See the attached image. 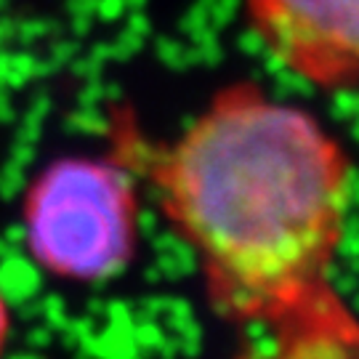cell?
Here are the masks:
<instances>
[{"instance_id": "obj_4", "label": "cell", "mask_w": 359, "mask_h": 359, "mask_svg": "<svg viewBox=\"0 0 359 359\" xmlns=\"http://www.w3.org/2000/svg\"><path fill=\"white\" fill-rule=\"evenodd\" d=\"M11 306H8V301H6V295L0 290V357H3V351L8 346V338H11Z\"/></svg>"}, {"instance_id": "obj_3", "label": "cell", "mask_w": 359, "mask_h": 359, "mask_svg": "<svg viewBox=\"0 0 359 359\" xmlns=\"http://www.w3.org/2000/svg\"><path fill=\"white\" fill-rule=\"evenodd\" d=\"M264 51L317 90L359 88V0H243Z\"/></svg>"}, {"instance_id": "obj_2", "label": "cell", "mask_w": 359, "mask_h": 359, "mask_svg": "<svg viewBox=\"0 0 359 359\" xmlns=\"http://www.w3.org/2000/svg\"><path fill=\"white\" fill-rule=\"evenodd\" d=\"M22 237L43 274L69 285L120 277L142 243V203L128 154H62L22 194Z\"/></svg>"}, {"instance_id": "obj_1", "label": "cell", "mask_w": 359, "mask_h": 359, "mask_svg": "<svg viewBox=\"0 0 359 359\" xmlns=\"http://www.w3.org/2000/svg\"><path fill=\"white\" fill-rule=\"evenodd\" d=\"M147 176L224 317L283 320L327 285L354 165L306 107L256 80L226 83L173 142L147 149Z\"/></svg>"}]
</instances>
